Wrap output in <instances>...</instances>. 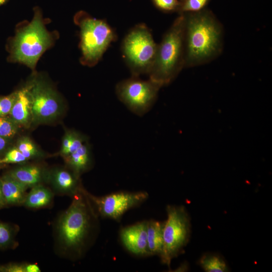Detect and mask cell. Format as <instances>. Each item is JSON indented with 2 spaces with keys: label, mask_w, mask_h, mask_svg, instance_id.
Returning <instances> with one entry per match:
<instances>
[{
  "label": "cell",
  "mask_w": 272,
  "mask_h": 272,
  "mask_svg": "<svg viewBox=\"0 0 272 272\" xmlns=\"http://www.w3.org/2000/svg\"><path fill=\"white\" fill-rule=\"evenodd\" d=\"M184 14V67L202 65L217 58L223 47L220 22L207 10Z\"/></svg>",
  "instance_id": "6da1fadb"
},
{
  "label": "cell",
  "mask_w": 272,
  "mask_h": 272,
  "mask_svg": "<svg viewBox=\"0 0 272 272\" xmlns=\"http://www.w3.org/2000/svg\"><path fill=\"white\" fill-rule=\"evenodd\" d=\"M59 218L57 227L59 242L63 250L80 256L96 230L98 214L82 187Z\"/></svg>",
  "instance_id": "7a4b0ae2"
},
{
  "label": "cell",
  "mask_w": 272,
  "mask_h": 272,
  "mask_svg": "<svg viewBox=\"0 0 272 272\" xmlns=\"http://www.w3.org/2000/svg\"><path fill=\"white\" fill-rule=\"evenodd\" d=\"M184 30L185 16L181 13L158 44L148 75L161 88L171 83L184 67Z\"/></svg>",
  "instance_id": "3957f363"
},
{
  "label": "cell",
  "mask_w": 272,
  "mask_h": 272,
  "mask_svg": "<svg viewBox=\"0 0 272 272\" xmlns=\"http://www.w3.org/2000/svg\"><path fill=\"white\" fill-rule=\"evenodd\" d=\"M50 34L43 25L39 10L32 21L17 33L12 45V58L34 69L40 56L52 44Z\"/></svg>",
  "instance_id": "277c9868"
},
{
  "label": "cell",
  "mask_w": 272,
  "mask_h": 272,
  "mask_svg": "<svg viewBox=\"0 0 272 272\" xmlns=\"http://www.w3.org/2000/svg\"><path fill=\"white\" fill-rule=\"evenodd\" d=\"M75 20L81 29L82 62L93 66L115 39V34L106 22L92 18L84 12L78 13Z\"/></svg>",
  "instance_id": "5b68a950"
},
{
  "label": "cell",
  "mask_w": 272,
  "mask_h": 272,
  "mask_svg": "<svg viewBox=\"0 0 272 272\" xmlns=\"http://www.w3.org/2000/svg\"><path fill=\"white\" fill-rule=\"evenodd\" d=\"M157 47L151 31L144 24L137 25L129 31L122 42V51L132 76L149 74Z\"/></svg>",
  "instance_id": "8992f818"
},
{
  "label": "cell",
  "mask_w": 272,
  "mask_h": 272,
  "mask_svg": "<svg viewBox=\"0 0 272 272\" xmlns=\"http://www.w3.org/2000/svg\"><path fill=\"white\" fill-rule=\"evenodd\" d=\"M167 219L163 229V247L161 261L170 267L171 260L177 257L187 244L190 233L189 218L183 206H168Z\"/></svg>",
  "instance_id": "52a82bcc"
},
{
  "label": "cell",
  "mask_w": 272,
  "mask_h": 272,
  "mask_svg": "<svg viewBox=\"0 0 272 272\" xmlns=\"http://www.w3.org/2000/svg\"><path fill=\"white\" fill-rule=\"evenodd\" d=\"M160 87L150 79L132 76L119 82L115 92L119 100L132 113L142 116L148 113L157 100Z\"/></svg>",
  "instance_id": "ba28073f"
},
{
  "label": "cell",
  "mask_w": 272,
  "mask_h": 272,
  "mask_svg": "<svg viewBox=\"0 0 272 272\" xmlns=\"http://www.w3.org/2000/svg\"><path fill=\"white\" fill-rule=\"evenodd\" d=\"M29 85L32 123H46L58 117L62 105L56 92L41 80L33 79Z\"/></svg>",
  "instance_id": "9c48e42d"
},
{
  "label": "cell",
  "mask_w": 272,
  "mask_h": 272,
  "mask_svg": "<svg viewBox=\"0 0 272 272\" xmlns=\"http://www.w3.org/2000/svg\"><path fill=\"white\" fill-rule=\"evenodd\" d=\"M98 216L119 220L128 210L140 205L149 197L146 191H120L102 196H96L86 190Z\"/></svg>",
  "instance_id": "30bf717a"
},
{
  "label": "cell",
  "mask_w": 272,
  "mask_h": 272,
  "mask_svg": "<svg viewBox=\"0 0 272 272\" xmlns=\"http://www.w3.org/2000/svg\"><path fill=\"white\" fill-rule=\"evenodd\" d=\"M147 221L122 228L120 232L121 241L130 253L139 256L149 255L147 243Z\"/></svg>",
  "instance_id": "8fae6325"
},
{
  "label": "cell",
  "mask_w": 272,
  "mask_h": 272,
  "mask_svg": "<svg viewBox=\"0 0 272 272\" xmlns=\"http://www.w3.org/2000/svg\"><path fill=\"white\" fill-rule=\"evenodd\" d=\"M79 178L71 170L56 168L47 172L46 180L59 193L73 196L81 187Z\"/></svg>",
  "instance_id": "7c38bea8"
},
{
  "label": "cell",
  "mask_w": 272,
  "mask_h": 272,
  "mask_svg": "<svg viewBox=\"0 0 272 272\" xmlns=\"http://www.w3.org/2000/svg\"><path fill=\"white\" fill-rule=\"evenodd\" d=\"M30 85L17 91V96L10 117L20 126L27 127L32 123Z\"/></svg>",
  "instance_id": "4fadbf2b"
},
{
  "label": "cell",
  "mask_w": 272,
  "mask_h": 272,
  "mask_svg": "<svg viewBox=\"0 0 272 272\" xmlns=\"http://www.w3.org/2000/svg\"><path fill=\"white\" fill-rule=\"evenodd\" d=\"M2 189L7 205H23L27 186L17 181L8 173L1 177Z\"/></svg>",
  "instance_id": "5bb4252c"
},
{
  "label": "cell",
  "mask_w": 272,
  "mask_h": 272,
  "mask_svg": "<svg viewBox=\"0 0 272 272\" xmlns=\"http://www.w3.org/2000/svg\"><path fill=\"white\" fill-rule=\"evenodd\" d=\"M8 173L28 188H31L46 180L47 172L38 165H26L14 168Z\"/></svg>",
  "instance_id": "9a60e30c"
},
{
  "label": "cell",
  "mask_w": 272,
  "mask_h": 272,
  "mask_svg": "<svg viewBox=\"0 0 272 272\" xmlns=\"http://www.w3.org/2000/svg\"><path fill=\"white\" fill-rule=\"evenodd\" d=\"M63 158L70 170L79 177L87 171L92 164L90 149L86 143L76 151Z\"/></svg>",
  "instance_id": "2e32d148"
},
{
  "label": "cell",
  "mask_w": 272,
  "mask_h": 272,
  "mask_svg": "<svg viewBox=\"0 0 272 272\" xmlns=\"http://www.w3.org/2000/svg\"><path fill=\"white\" fill-rule=\"evenodd\" d=\"M164 222L147 221V243L149 255L161 254L163 247Z\"/></svg>",
  "instance_id": "e0dca14e"
},
{
  "label": "cell",
  "mask_w": 272,
  "mask_h": 272,
  "mask_svg": "<svg viewBox=\"0 0 272 272\" xmlns=\"http://www.w3.org/2000/svg\"><path fill=\"white\" fill-rule=\"evenodd\" d=\"M53 198V193L48 188L39 184L31 187L26 194L23 205L31 209H39L49 205Z\"/></svg>",
  "instance_id": "ac0fdd59"
},
{
  "label": "cell",
  "mask_w": 272,
  "mask_h": 272,
  "mask_svg": "<svg viewBox=\"0 0 272 272\" xmlns=\"http://www.w3.org/2000/svg\"><path fill=\"white\" fill-rule=\"evenodd\" d=\"M199 263L208 272H224L227 271L226 263L218 255L206 254L200 259Z\"/></svg>",
  "instance_id": "d6986e66"
},
{
  "label": "cell",
  "mask_w": 272,
  "mask_h": 272,
  "mask_svg": "<svg viewBox=\"0 0 272 272\" xmlns=\"http://www.w3.org/2000/svg\"><path fill=\"white\" fill-rule=\"evenodd\" d=\"M28 160L40 156V152L35 144L28 137L20 138L16 147Z\"/></svg>",
  "instance_id": "ffe728a7"
},
{
  "label": "cell",
  "mask_w": 272,
  "mask_h": 272,
  "mask_svg": "<svg viewBox=\"0 0 272 272\" xmlns=\"http://www.w3.org/2000/svg\"><path fill=\"white\" fill-rule=\"evenodd\" d=\"M20 126L9 116L0 117V136L6 139L13 138Z\"/></svg>",
  "instance_id": "44dd1931"
},
{
  "label": "cell",
  "mask_w": 272,
  "mask_h": 272,
  "mask_svg": "<svg viewBox=\"0 0 272 272\" xmlns=\"http://www.w3.org/2000/svg\"><path fill=\"white\" fill-rule=\"evenodd\" d=\"M14 240V231L12 227L7 223L0 222V248L10 247Z\"/></svg>",
  "instance_id": "7402d4cb"
},
{
  "label": "cell",
  "mask_w": 272,
  "mask_h": 272,
  "mask_svg": "<svg viewBox=\"0 0 272 272\" xmlns=\"http://www.w3.org/2000/svg\"><path fill=\"white\" fill-rule=\"evenodd\" d=\"M209 2V0H183L179 10L181 13L197 12L203 10Z\"/></svg>",
  "instance_id": "603a6c76"
},
{
  "label": "cell",
  "mask_w": 272,
  "mask_h": 272,
  "mask_svg": "<svg viewBox=\"0 0 272 272\" xmlns=\"http://www.w3.org/2000/svg\"><path fill=\"white\" fill-rule=\"evenodd\" d=\"M28 161L21 152L16 148L9 150L4 157L0 159V164L10 163H23Z\"/></svg>",
  "instance_id": "cb8c5ba5"
},
{
  "label": "cell",
  "mask_w": 272,
  "mask_h": 272,
  "mask_svg": "<svg viewBox=\"0 0 272 272\" xmlns=\"http://www.w3.org/2000/svg\"><path fill=\"white\" fill-rule=\"evenodd\" d=\"M17 96V91L9 95L0 97V117L10 114Z\"/></svg>",
  "instance_id": "d4e9b609"
},
{
  "label": "cell",
  "mask_w": 272,
  "mask_h": 272,
  "mask_svg": "<svg viewBox=\"0 0 272 272\" xmlns=\"http://www.w3.org/2000/svg\"><path fill=\"white\" fill-rule=\"evenodd\" d=\"M153 1L157 7L164 11L179 10L181 4L178 0H153Z\"/></svg>",
  "instance_id": "484cf974"
},
{
  "label": "cell",
  "mask_w": 272,
  "mask_h": 272,
  "mask_svg": "<svg viewBox=\"0 0 272 272\" xmlns=\"http://www.w3.org/2000/svg\"><path fill=\"white\" fill-rule=\"evenodd\" d=\"M76 131L74 130H66L63 137L61 147L59 154L63 157L65 156L66 152L69 148L74 138Z\"/></svg>",
  "instance_id": "4316f807"
},
{
  "label": "cell",
  "mask_w": 272,
  "mask_h": 272,
  "mask_svg": "<svg viewBox=\"0 0 272 272\" xmlns=\"http://www.w3.org/2000/svg\"><path fill=\"white\" fill-rule=\"evenodd\" d=\"M0 272H25V263H9L1 265Z\"/></svg>",
  "instance_id": "83f0119b"
},
{
  "label": "cell",
  "mask_w": 272,
  "mask_h": 272,
  "mask_svg": "<svg viewBox=\"0 0 272 272\" xmlns=\"http://www.w3.org/2000/svg\"><path fill=\"white\" fill-rule=\"evenodd\" d=\"M39 266L35 263H25V272H40Z\"/></svg>",
  "instance_id": "f1b7e54d"
},
{
  "label": "cell",
  "mask_w": 272,
  "mask_h": 272,
  "mask_svg": "<svg viewBox=\"0 0 272 272\" xmlns=\"http://www.w3.org/2000/svg\"><path fill=\"white\" fill-rule=\"evenodd\" d=\"M7 206V205L5 200L3 192H2L1 177H0V209H2Z\"/></svg>",
  "instance_id": "f546056e"
},
{
  "label": "cell",
  "mask_w": 272,
  "mask_h": 272,
  "mask_svg": "<svg viewBox=\"0 0 272 272\" xmlns=\"http://www.w3.org/2000/svg\"><path fill=\"white\" fill-rule=\"evenodd\" d=\"M8 145L7 139L0 136V152L4 151Z\"/></svg>",
  "instance_id": "4dcf8cb0"
},
{
  "label": "cell",
  "mask_w": 272,
  "mask_h": 272,
  "mask_svg": "<svg viewBox=\"0 0 272 272\" xmlns=\"http://www.w3.org/2000/svg\"><path fill=\"white\" fill-rule=\"evenodd\" d=\"M6 1V0H0V5H2L3 4H4V3Z\"/></svg>",
  "instance_id": "1f68e13d"
},
{
  "label": "cell",
  "mask_w": 272,
  "mask_h": 272,
  "mask_svg": "<svg viewBox=\"0 0 272 272\" xmlns=\"http://www.w3.org/2000/svg\"><path fill=\"white\" fill-rule=\"evenodd\" d=\"M3 165L0 164V168L2 167V166Z\"/></svg>",
  "instance_id": "d6a6232c"
},
{
  "label": "cell",
  "mask_w": 272,
  "mask_h": 272,
  "mask_svg": "<svg viewBox=\"0 0 272 272\" xmlns=\"http://www.w3.org/2000/svg\"><path fill=\"white\" fill-rule=\"evenodd\" d=\"M182 1H183V0H182Z\"/></svg>",
  "instance_id": "836d02e7"
}]
</instances>
